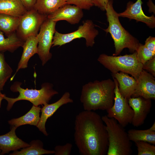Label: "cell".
<instances>
[{
  "label": "cell",
  "instance_id": "5bb4252c",
  "mask_svg": "<svg viewBox=\"0 0 155 155\" xmlns=\"http://www.w3.org/2000/svg\"><path fill=\"white\" fill-rule=\"evenodd\" d=\"M142 0H137L135 3L129 1L127 4L126 10L118 13V16L144 22L150 28H154L155 26V17L153 15L148 16L145 14L142 9Z\"/></svg>",
  "mask_w": 155,
  "mask_h": 155
},
{
  "label": "cell",
  "instance_id": "7c38bea8",
  "mask_svg": "<svg viewBox=\"0 0 155 155\" xmlns=\"http://www.w3.org/2000/svg\"><path fill=\"white\" fill-rule=\"evenodd\" d=\"M136 80V88L131 97L141 96L146 98L155 100L154 77L143 69Z\"/></svg>",
  "mask_w": 155,
  "mask_h": 155
},
{
  "label": "cell",
  "instance_id": "5b68a950",
  "mask_svg": "<svg viewBox=\"0 0 155 155\" xmlns=\"http://www.w3.org/2000/svg\"><path fill=\"white\" fill-rule=\"evenodd\" d=\"M105 124L108 138L107 155H130L133 151L132 144L124 127L114 118L106 115L102 117Z\"/></svg>",
  "mask_w": 155,
  "mask_h": 155
},
{
  "label": "cell",
  "instance_id": "ffe728a7",
  "mask_svg": "<svg viewBox=\"0 0 155 155\" xmlns=\"http://www.w3.org/2000/svg\"><path fill=\"white\" fill-rule=\"evenodd\" d=\"M27 11L20 0H0V13L20 17Z\"/></svg>",
  "mask_w": 155,
  "mask_h": 155
},
{
  "label": "cell",
  "instance_id": "7402d4cb",
  "mask_svg": "<svg viewBox=\"0 0 155 155\" xmlns=\"http://www.w3.org/2000/svg\"><path fill=\"white\" fill-rule=\"evenodd\" d=\"M24 42L14 32L7 38H5L3 33L0 31V52L8 51L11 53L20 47H22Z\"/></svg>",
  "mask_w": 155,
  "mask_h": 155
},
{
  "label": "cell",
  "instance_id": "603a6c76",
  "mask_svg": "<svg viewBox=\"0 0 155 155\" xmlns=\"http://www.w3.org/2000/svg\"><path fill=\"white\" fill-rule=\"evenodd\" d=\"M30 146L22 148L20 151L16 150L9 154L10 155H41L55 153L54 150L44 149L43 142L40 140L32 141Z\"/></svg>",
  "mask_w": 155,
  "mask_h": 155
},
{
  "label": "cell",
  "instance_id": "8992f818",
  "mask_svg": "<svg viewBox=\"0 0 155 155\" xmlns=\"http://www.w3.org/2000/svg\"><path fill=\"white\" fill-rule=\"evenodd\" d=\"M137 52L123 56H109L100 55L97 60L112 73L119 71L131 75L135 80L143 70V64L138 61Z\"/></svg>",
  "mask_w": 155,
  "mask_h": 155
},
{
  "label": "cell",
  "instance_id": "8fae6325",
  "mask_svg": "<svg viewBox=\"0 0 155 155\" xmlns=\"http://www.w3.org/2000/svg\"><path fill=\"white\" fill-rule=\"evenodd\" d=\"M151 99L141 96L131 97L128 99L129 105L133 111L131 123L135 127L143 125L152 106Z\"/></svg>",
  "mask_w": 155,
  "mask_h": 155
},
{
  "label": "cell",
  "instance_id": "d6986e66",
  "mask_svg": "<svg viewBox=\"0 0 155 155\" xmlns=\"http://www.w3.org/2000/svg\"><path fill=\"white\" fill-rule=\"evenodd\" d=\"M40 106L33 105L29 111L24 115L17 118L12 119L8 121L11 126L18 127L25 125H30L37 126L40 119L41 112Z\"/></svg>",
  "mask_w": 155,
  "mask_h": 155
},
{
  "label": "cell",
  "instance_id": "6da1fadb",
  "mask_svg": "<svg viewBox=\"0 0 155 155\" xmlns=\"http://www.w3.org/2000/svg\"><path fill=\"white\" fill-rule=\"evenodd\" d=\"M102 117L84 110L75 117L74 140L82 155H105L108 146V135Z\"/></svg>",
  "mask_w": 155,
  "mask_h": 155
},
{
  "label": "cell",
  "instance_id": "7a4b0ae2",
  "mask_svg": "<svg viewBox=\"0 0 155 155\" xmlns=\"http://www.w3.org/2000/svg\"><path fill=\"white\" fill-rule=\"evenodd\" d=\"M114 81L110 79L95 80L84 85L80 100L84 110L106 111L113 105L115 97Z\"/></svg>",
  "mask_w": 155,
  "mask_h": 155
},
{
  "label": "cell",
  "instance_id": "30bf717a",
  "mask_svg": "<svg viewBox=\"0 0 155 155\" xmlns=\"http://www.w3.org/2000/svg\"><path fill=\"white\" fill-rule=\"evenodd\" d=\"M57 22L47 18L44 22L36 35L38 40V54L44 66L52 57V46Z\"/></svg>",
  "mask_w": 155,
  "mask_h": 155
},
{
  "label": "cell",
  "instance_id": "f1b7e54d",
  "mask_svg": "<svg viewBox=\"0 0 155 155\" xmlns=\"http://www.w3.org/2000/svg\"><path fill=\"white\" fill-rule=\"evenodd\" d=\"M67 4L73 5L82 9L89 10L94 5L91 0H66Z\"/></svg>",
  "mask_w": 155,
  "mask_h": 155
},
{
  "label": "cell",
  "instance_id": "e575fe53",
  "mask_svg": "<svg viewBox=\"0 0 155 155\" xmlns=\"http://www.w3.org/2000/svg\"><path fill=\"white\" fill-rule=\"evenodd\" d=\"M149 130L151 131H155V122H154L152 126L149 129Z\"/></svg>",
  "mask_w": 155,
  "mask_h": 155
},
{
  "label": "cell",
  "instance_id": "cb8c5ba5",
  "mask_svg": "<svg viewBox=\"0 0 155 155\" xmlns=\"http://www.w3.org/2000/svg\"><path fill=\"white\" fill-rule=\"evenodd\" d=\"M20 17L0 13V31L8 36L16 32Z\"/></svg>",
  "mask_w": 155,
  "mask_h": 155
},
{
  "label": "cell",
  "instance_id": "ba28073f",
  "mask_svg": "<svg viewBox=\"0 0 155 155\" xmlns=\"http://www.w3.org/2000/svg\"><path fill=\"white\" fill-rule=\"evenodd\" d=\"M113 78L115 85L114 102L112 106L106 111L107 113L106 115L109 118L115 119L124 127L131 123L134 112L129 104L128 100L121 94L117 80L114 78Z\"/></svg>",
  "mask_w": 155,
  "mask_h": 155
},
{
  "label": "cell",
  "instance_id": "d590c367",
  "mask_svg": "<svg viewBox=\"0 0 155 155\" xmlns=\"http://www.w3.org/2000/svg\"><path fill=\"white\" fill-rule=\"evenodd\" d=\"M3 99V97L0 95V108L1 107V102Z\"/></svg>",
  "mask_w": 155,
  "mask_h": 155
},
{
  "label": "cell",
  "instance_id": "d6a6232c",
  "mask_svg": "<svg viewBox=\"0 0 155 155\" xmlns=\"http://www.w3.org/2000/svg\"><path fill=\"white\" fill-rule=\"evenodd\" d=\"M94 5L97 7L102 11H105L109 0H91Z\"/></svg>",
  "mask_w": 155,
  "mask_h": 155
},
{
  "label": "cell",
  "instance_id": "484cf974",
  "mask_svg": "<svg viewBox=\"0 0 155 155\" xmlns=\"http://www.w3.org/2000/svg\"><path fill=\"white\" fill-rule=\"evenodd\" d=\"M13 71L5 60L3 52H0V91L12 75Z\"/></svg>",
  "mask_w": 155,
  "mask_h": 155
},
{
  "label": "cell",
  "instance_id": "ac0fdd59",
  "mask_svg": "<svg viewBox=\"0 0 155 155\" xmlns=\"http://www.w3.org/2000/svg\"><path fill=\"white\" fill-rule=\"evenodd\" d=\"M112 76L118 82L119 90L121 94L128 100L131 97L135 90L136 80L128 74L121 71L112 73Z\"/></svg>",
  "mask_w": 155,
  "mask_h": 155
},
{
  "label": "cell",
  "instance_id": "2e32d148",
  "mask_svg": "<svg viewBox=\"0 0 155 155\" xmlns=\"http://www.w3.org/2000/svg\"><path fill=\"white\" fill-rule=\"evenodd\" d=\"M17 128L14 126H11V130L9 132L0 135L1 155L30 146V144L24 142L17 136L15 132Z\"/></svg>",
  "mask_w": 155,
  "mask_h": 155
},
{
  "label": "cell",
  "instance_id": "e0dca14e",
  "mask_svg": "<svg viewBox=\"0 0 155 155\" xmlns=\"http://www.w3.org/2000/svg\"><path fill=\"white\" fill-rule=\"evenodd\" d=\"M38 40L36 36H31L26 39L22 46L23 53L18 63L16 71L11 78L12 81L18 71L21 69L28 67V62L30 59L34 55L38 53Z\"/></svg>",
  "mask_w": 155,
  "mask_h": 155
},
{
  "label": "cell",
  "instance_id": "83f0119b",
  "mask_svg": "<svg viewBox=\"0 0 155 155\" xmlns=\"http://www.w3.org/2000/svg\"><path fill=\"white\" fill-rule=\"evenodd\" d=\"M136 51L138 61L143 65L148 61L155 57V53L150 51L144 45L141 44Z\"/></svg>",
  "mask_w": 155,
  "mask_h": 155
},
{
  "label": "cell",
  "instance_id": "9a60e30c",
  "mask_svg": "<svg viewBox=\"0 0 155 155\" xmlns=\"http://www.w3.org/2000/svg\"><path fill=\"white\" fill-rule=\"evenodd\" d=\"M70 96L69 93L66 92L61 98L55 102L50 104H46L42 106L40 111L41 115L36 127L45 136H47L48 135L45 127V124L47 120L62 105L73 102V100L70 98Z\"/></svg>",
  "mask_w": 155,
  "mask_h": 155
},
{
  "label": "cell",
  "instance_id": "4fadbf2b",
  "mask_svg": "<svg viewBox=\"0 0 155 155\" xmlns=\"http://www.w3.org/2000/svg\"><path fill=\"white\" fill-rule=\"evenodd\" d=\"M84 15L82 9L75 5L66 4L47 16V18L57 22L65 20L71 24H78Z\"/></svg>",
  "mask_w": 155,
  "mask_h": 155
},
{
  "label": "cell",
  "instance_id": "f546056e",
  "mask_svg": "<svg viewBox=\"0 0 155 155\" xmlns=\"http://www.w3.org/2000/svg\"><path fill=\"white\" fill-rule=\"evenodd\" d=\"M72 145L67 143L64 145H57L55 148V155H69L71 154Z\"/></svg>",
  "mask_w": 155,
  "mask_h": 155
},
{
  "label": "cell",
  "instance_id": "52a82bcc",
  "mask_svg": "<svg viewBox=\"0 0 155 155\" xmlns=\"http://www.w3.org/2000/svg\"><path fill=\"white\" fill-rule=\"evenodd\" d=\"M98 34L92 21L87 20L83 22V24L80 26L77 30L72 32L64 34L56 31L52 47L61 46L75 39L82 38L85 39L87 47H92L95 43V38Z\"/></svg>",
  "mask_w": 155,
  "mask_h": 155
},
{
  "label": "cell",
  "instance_id": "4dcf8cb0",
  "mask_svg": "<svg viewBox=\"0 0 155 155\" xmlns=\"http://www.w3.org/2000/svg\"><path fill=\"white\" fill-rule=\"evenodd\" d=\"M143 69L155 76V57L147 61L143 65Z\"/></svg>",
  "mask_w": 155,
  "mask_h": 155
},
{
  "label": "cell",
  "instance_id": "d4e9b609",
  "mask_svg": "<svg viewBox=\"0 0 155 155\" xmlns=\"http://www.w3.org/2000/svg\"><path fill=\"white\" fill-rule=\"evenodd\" d=\"M127 133L131 141L134 142L143 141L155 144V131H151L148 129L145 130L130 129Z\"/></svg>",
  "mask_w": 155,
  "mask_h": 155
},
{
  "label": "cell",
  "instance_id": "9c48e42d",
  "mask_svg": "<svg viewBox=\"0 0 155 155\" xmlns=\"http://www.w3.org/2000/svg\"><path fill=\"white\" fill-rule=\"evenodd\" d=\"M47 17L34 9L27 11L20 17L19 25L16 31L17 36L24 42L30 36H36Z\"/></svg>",
  "mask_w": 155,
  "mask_h": 155
},
{
  "label": "cell",
  "instance_id": "44dd1931",
  "mask_svg": "<svg viewBox=\"0 0 155 155\" xmlns=\"http://www.w3.org/2000/svg\"><path fill=\"white\" fill-rule=\"evenodd\" d=\"M66 4V0H36L34 9L47 16Z\"/></svg>",
  "mask_w": 155,
  "mask_h": 155
},
{
  "label": "cell",
  "instance_id": "277c9868",
  "mask_svg": "<svg viewBox=\"0 0 155 155\" xmlns=\"http://www.w3.org/2000/svg\"><path fill=\"white\" fill-rule=\"evenodd\" d=\"M22 83L16 82L11 86V90L13 92H18L19 95L16 98H11L7 97L0 91V95L8 102L7 110L9 111L16 102L20 100L30 101L36 106H42L48 104L52 97L58 92L53 88L52 84L46 82L41 85L40 89H24L21 87Z\"/></svg>",
  "mask_w": 155,
  "mask_h": 155
},
{
  "label": "cell",
  "instance_id": "3957f363",
  "mask_svg": "<svg viewBox=\"0 0 155 155\" xmlns=\"http://www.w3.org/2000/svg\"><path fill=\"white\" fill-rule=\"evenodd\" d=\"M113 0H109L105 9L109 25L106 29H104L107 33H110L114 41L115 50L113 55H118L125 48L133 53L136 51L141 44L123 27L119 21L118 13L113 8Z\"/></svg>",
  "mask_w": 155,
  "mask_h": 155
},
{
  "label": "cell",
  "instance_id": "4316f807",
  "mask_svg": "<svg viewBox=\"0 0 155 155\" xmlns=\"http://www.w3.org/2000/svg\"><path fill=\"white\" fill-rule=\"evenodd\" d=\"M137 147L138 155H155L154 145L146 142L139 141L135 142Z\"/></svg>",
  "mask_w": 155,
  "mask_h": 155
},
{
  "label": "cell",
  "instance_id": "836d02e7",
  "mask_svg": "<svg viewBox=\"0 0 155 155\" xmlns=\"http://www.w3.org/2000/svg\"><path fill=\"white\" fill-rule=\"evenodd\" d=\"M27 11L34 9L36 0H20Z\"/></svg>",
  "mask_w": 155,
  "mask_h": 155
},
{
  "label": "cell",
  "instance_id": "1f68e13d",
  "mask_svg": "<svg viewBox=\"0 0 155 155\" xmlns=\"http://www.w3.org/2000/svg\"><path fill=\"white\" fill-rule=\"evenodd\" d=\"M144 45L150 51L155 53V38L149 36L145 41Z\"/></svg>",
  "mask_w": 155,
  "mask_h": 155
},
{
  "label": "cell",
  "instance_id": "8d00e7d4",
  "mask_svg": "<svg viewBox=\"0 0 155 155\" xmlns=\"http://www.w3.org/2000/svg\"><path fill=\"white\" fill-rule=\"evenodd\" d=\"M1 149L0 148V154H1Z\"/></svg>",
  "mask_w": 155,
  "mask_h": 155
}]
</instances>
